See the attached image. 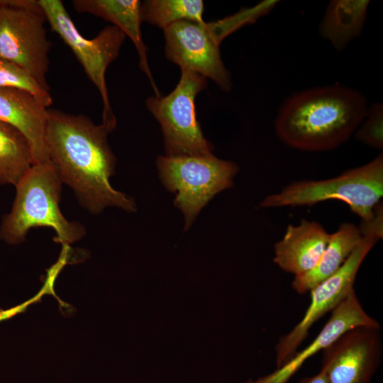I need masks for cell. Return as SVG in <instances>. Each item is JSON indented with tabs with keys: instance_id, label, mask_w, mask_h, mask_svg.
<instances>
[{
	"instance_id": "cell-1",
	"label": "cell",
	"mask_w": 383,
	"mask_h": 383,
	"mask_svg": "<svg viewBox=\"0 0 383 383\" xmlns=\"http://www.w3.org/2000/svg\"><path fill=\"white\" fill-rule=\"evenodd\" d=\"M115 128L103 122L95 124L84 115L48 109L45 141L49 160L79 204L93 215L109 206L130 213L137 210L134 200L110 183L116 158L108 135Z\"/></svg>"
},
{
	"instance_id": "cell-2",
	"label": "cell",
	"mask_w": 383,
	"mask_h": 383,
	"mask_svg": "<svg viewBox=\"0 0 383 383\" xmlns=\"http://www.w3.org/2000/svg\"><path fill=\"white\" fill-rule=\"evenodd\" d=\"M365 96L341 84L311 87L289 95L274 120L277 138L301 151L324 152L346 141L362 123Z\"/></svg>"
},
{
	"instance_id": "cell-3",
	"label": "cell",
	"mask_w": 383,
	"mask_h": 383,
	"mask_svg": "<svg viewBox=\"0 0 383 383\" xmlns=\"http://www.w3.org/2000/svg\"><path fill=\"white\" fill-rule=\"evenodd\" d=\"M62 181L49 160L33 165L16 184V196L0 224V240L10 245L23 242L30 228L49 227L56 239L70 243L86 233L83 225L70 221L60 208Z\"/></svg>"
},
{
	"instance_id": "cell-4",
	"label": "cell",
	"mask_w": 383,
	"mask_h": 383,
	"mask_svg": "<svg viewBox=\"0 0 383 383\" xmlns=\"http://www.w3.org/2000/svg\"><path fill=\"white\" fill-rule=\"evenodd\" d=\"M383 196V155L326 179L294 181L267 196L261 208L313 206L336 199L347 204L362 222L370 221Z\"/></svg>"
},
{
	"instance_id": "cell-5",
	"label": "cell",
	"mask_w": 383,
	"mask_h": 383,
	"mask_svg": "<svg viewBox=\"0 0 383 383\" xmlns=\"http://www.w3.org/2000/svg\"><path fill=\"white\" fill-rule=\"evenodd\" d=\"M156 165L163 185L176 194L174 204L184 214V231L192 226L201 210L216 194L233 187L239 170L236 163L213 154L159 155Z\"/></svg>"
},
{
	"instance_id": "cell-6",
	"label": "cell",
	"mask_w": 383,
	"mask_h": 383,
	"mask_svg": "<svg viewBox=\"0 0 383 383\" xmlns=\"http://www.w3.org/2000/svg\"><path fill=\"white\" fill-rule=\"evenodd\" d=\"M208 86L206 77L182 69L179 81L169 94L145 100L148 110L160 123L165 156H206L213 145L204 137L195 111L196 96Z\"/></svg>"
},
{
	"instance_id": "cell-7",
	"label": "cell",
	"mask_w": 383,
	"mask_h": 383,
	"mask_svg": "<svg viewBox=\"0 0 383 383\" xmlns=\"http://www.w3.org/2000/svg\"><path fill=\"white\" fill-rule=\"evenodd\" d=\"M38 0H0V58L26 70L46 90L52 43Z\"/></svg>"
},
{
	"instance_id": "cell-8",
	"label": "cell",
	"mask_w": 383,
	"mask_h": 383,
	"mask_svg": "<svg viewBox=\"0 0 383 383\" xmlns=\"http://www.w3.org/2000/svg\"><path fill=\"white\" fill-rule=\"evenodd\" d=\"M38 2L51 29L70 47L88 78L97 88L103 102L102 122L116 128V118L108 95L106 72L119 55L126 35L116 26H109L94 38L87 39L76 28L62 1L38 0Z\"/></svg>"
},
{
	"instance_id": "cell-9",
	"label": "cell",
	"mask_w": 383,
	"mask_h": 383,
	"mask_svg": "<svg viewBox=\"0 0 383 383\" xmlns=\"http://www.w3.org/2000/svg\"><path fill=\"white\" fill-rule=\"evenodd\" d=\"M379 240L372 234L362 235V241L340 268L309 292L311 302L303 318L288 333L281 336L275 346L277 368L284 365L297 352L311 327L354 291L360 266Z\"/></svg>"
},
{
	"instance_id": "cell-10",
	"label": "cell",
	"mask_w": 383,
	"mask_h": 383,
	"mask_svg": "<svg viewBox=\"0 0 383 383\" xmlns=\"http://www.w3.org/2000/svg\"><path fill=\"white\" fill-rule=\"evenodd\" d=\"M167 59L180 69L192 70L229 91L233 84L221 56L220 43L209 23L181 21L163 29Z\"/></svg>"
},
{
	"instance_id": "cell-11",
	"label": "cell",
	"mask_w": 383,
	"mask_h": 383,
	"mask_svg": "<svg viewBox=\"0 0 383 383\" xmlns=\"http://www.w3.org/2000/svg\"><path fill=\"white\" fill-rule=\"evenodd\" d=\"M329 383H370L380 362V326H357L322 350Z\"/></svg>"
},
{
	"instance_id": "cell-12",
	"label": "cell",
	"mask_w": 383,
	"mask_h": 383,
	"mask_svg": "<svg viewBox=\"0 0 383 383\" xmlns=\"http://www.w3.org/2000/svg\"><path fill=\"white\" fill-rule=\"evenodd\" d=\"M357 326L380 325L366 313L354 290L332 311L330 318L307 347L296 352L274 372L256 380L248 379L245 383H286L309 357L324 350L346 331Z\"/></svg>"
},
{
	"instance_id": "cell-13",
	"label": "cell",
	"mask_w": 383,
	"mask_h": 383,
	"mask_svg": "<svg viewBox=\"0 0 383 383\" xmlns=\"http://www.w3.org/2000/svg\"><path fill=\"white\" fill-rule=\"evenodd\" d=\"M48 109L28 91L0 87V120L16 128L27 138L33 165L49 160L45 141Z\"/></svg>"
},
{
	"instance_id": "cell-14",
	"label": "cell",
	"mask_w": 383,
	"mask_h": 383,
	"mask_svg": "<svg viewBox=\"0 0 383 383\" xmlns=\"http://www.w3.org/2000/svg\"><path fill=\"white\" fill-rule=\"evenodd\" d=\"M329 235L315 221L302 219L297 225L289 224L282 238L274 245L273 262L294 277L304 274L318 263Z\"/></svg>"
},
{
	"instance_id": "cell-15",
	"label": "cell",
	"mask_w": 383,
	"mask_h": 383,
	"mask_svg": "<svg viewBox=\"0 0 383 383\" xmlns=\"http://www.w3.org/2000/svg\"><path fill=\"white\" fill-rule=\"evenodd\" d=\"M141 5L138 0H73L72 6L78 13L100 17L120 29L134 44L139 57V66L145 74L155 94L160 96L149 67L148 48L141 33Z\"/></svg>"
},
{
	"instance_id": "cell-16",
	"label": "cell",
	"mask_w": 383,
	"mask_h": 383,
	"mask_svg": "<svg viewBox=\"0 0 383 383\" xmlns=\"http://www.w3.org/2000/svg\"><path fill=\"white\" fill-rule=\"evenodd\" d=\"M362 240L359 226L352 223H341L330 233L327 245L316 265L309 272L294 277L292 288L300 294L309 292L344 264Z\"/></svg>"
},
{
	"instance_id": "cell-17",
	"label": "cell",
	"mask_w": 383,
	"mask_h": 383,
	"mask_svg": "<svg viewBox=\"0 0 383 383\" xmlns=\"http://www.w3.org/2000/svg\"><path fill=\"white\" fill-rule=\"evenodd\" d=\"M368 0H332L319 23L321 36L341 51L361 34L367 16Z\"/></svg>"
},
{
	"instance_id": "cell-18",
	"label": "cell",
	"mask_w": 383,
	"mask_h": 383,
	"mask_svg": "<svg viewBox=\"0 0 383 383\" xmlns=\"http://www.w3.org/2000/svg\"><path fill=\"white\" fill-rule=\"evenodd\" d=\"M33 164L27 138L16 128L0 120V184L16 186Z\"/></svg>"
},
{
	"instance_id": "cell-19",
	"label": "cell",
	"mask_w": 383,
	"mask_h": 383,
	"mask_svg": "<svg viewBox=\"0 0 383 383\" xmlns=\"http://www.w3.org/2000/svg\"><path fill=\"white\" fill-rule=\"evenodd\" d=\"M201 0H147L141 5L142 21L162 30L181 21L204 22Z\"/></svg>"
},
{
	"instance_id": "cell-20",
	"label": "cell",
	"mask_w": 383,
	"mask_h": 383,
	"mask_svg": "<svg viewBox=\"0 0 383 383\" xmlns=\"http://www.w3.org/2000/svg\"><path fill=\"white\" fill-rule=\"evenodd\" d=\"M0 87L24 90L34 95L46 108L52 104L50 91L44 89L24 68L0 58Z\"/></svg>"
},
{
	"instance_id": "cell-21",
	"label": "cell",
	"mask_w": 383,
	"mask_h": 383,
	"mask_svg": "<svg viewBox=\"0 0 383 383\" xmlns=\"http://www.w3.org/2000/svg\"><path fill=\"white\" fill-rule=\"evenodd\" d=\"M277 0H264L253 7L242 9L223 19L210 23L209 27L218 43L240 28L255 23L270 13L278 4Z\"/></svg>"
},
{
	"instance_id": "cell-22",
	"label": "cell",
	"mask_w": 383,
	"mask_h": 383,
	"mask_svg": "<svg viewBox=\"0 0 383 383\" xmlns=\"http://www.w3.org/2000/svg\"><path fill=\"white\" fill-rule=\"evenodd\" d=\"M357 140L373 148H383V105L376 102L367 106L365 116L355 132Z\"/></svg>"
},
{
	"instance_id": "cell-23",
	"label": "cell",
	"mask_w": 383,
	"mask_h": 383,
	"mask_svg": "<svg viewBox=\"0 0 383 383\" xmlns=\"http://www.w3.org/2000/svg\"><path fill=\"white\" fill-rule=\"evenodd\" d=\"M299 383H329V382L325 372L321 369L320 372L316 374L305 377L300 380Z\"/></svg>"
}]
</instances>
